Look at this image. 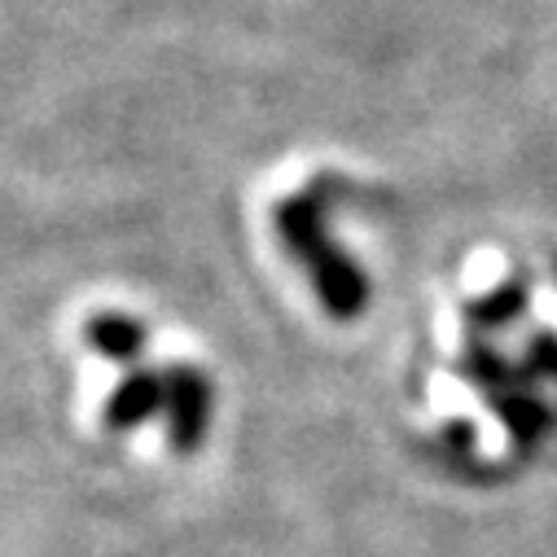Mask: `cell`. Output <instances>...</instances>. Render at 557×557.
Segmentation results:
<instances>
[{
	"instance_id": "cell-2",
	"label": "cell",
	"mask_w": 557,
	"mask_h": 557,
	"mask_svg": "<svg viewBox=\"0 0 557 557\" xmlns=\"http://www.w3.org/2000/svg\"><path fill=\"white\" fill-rule=\"evenodd\" d=\"M159 404H163V386H159V377L132 373V377H123V386L110 395L106 422H110V426H132V422H141V417H150Z\"/></svg>"
},
{
	"instance_id": "cell-3",
	"label": "cell",
	"mask_w": 557,
	"mask_h": 557,
	"mask_svg": "<svg viewBox=\"0 0 557 557\" xmlns=\"http://www.w3.org/2000/svg\"><path fill=\"white\" fill-rule=\"evenodd\" d=\"M88 343L110 360H132L136 351L146 347V334L127 317H92L88 321Z\"/></svg>"
},
{
	"instance_id": "cell-1",
	"label": "cell",
	"mask_w": 557,
	"mask_h": 557,
	"mask_svg": "<svg viewBox=\"0 0 557 557\" xmlns=\"http://www.w3.org/2000/svg\"><path fill=\"white\" fill-rule=\"evenodd\" d=\"M276 233H282V242L304 259L312 286L321 290V304L334 312V317H360L364 312V299H369V286L360 268L330 242L325 233V194L321 185L286 198L282 207H276Z\"/></svg>"
}]
</instances>
